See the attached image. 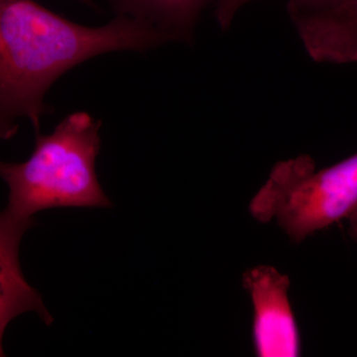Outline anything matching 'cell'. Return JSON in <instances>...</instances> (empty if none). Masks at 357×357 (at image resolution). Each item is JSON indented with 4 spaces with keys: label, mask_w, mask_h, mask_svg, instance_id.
<instances>
[{
    "label": "cell",
    "mask_w": 357,
    "mask_h": 357,
    "mask_svg": "<svg viewBox=\"0 0 357 357\" xmlns=\"http://www.w3.org/2000/svg\"><path fill=\"white\" fill-rule=\"evenodd\" d=\"M168 42L128 16L89 27L33 0H0V140L13 137L22 119L39 132L50 112L45 96L68 70L102 54L151 50Z\"/></svg>",
    "instance_id": "cell-1"
},
{
    "label": "cell",
    "mask_w": 357,
    "mask_h": 357,
    "mask_svg": "<svg viewBox=\"0 0 357 357\" xmlns=\"http://www.w3.org/2000/svg\"><path fill=\"white\" fill-rule=\"evenodd\" d=\"M100 121L88 112L68 115L53 132H36L34 150L21 163L2 162L8 187L6 208L13 218L34 222L35 213L57 208H109L96 175Z\"/></svg>",
    "instance_id": "cell-2"
},
{
    "label": "cell",
    "mask_w": 357,
    "mask_h": 357,
    "mask_svg": "<svg viewBox=\"0 0 357 357\" xmlns=\"http://www.w3.org/2000/svg\"><path fill=\"white\" fill-rule=\"evenodd\" d=\"M356 210L357 153L319 171L309 155L278 162L249 204L256 220H276L295 243Z\"/></svg>",
    "instance_id": "cell-3"
},
{
    "label": "cell",
    "mask_w": 357,
    "mask_h": 357,
    "mask_svg": "<svg viewBox=\"0 0 357 357\" xmlns=\"http://www.w3.org/2000/svg\"><path fill=\"white\" fill-rule=\"evenodd\" d=\"M253 306L252 340L259 357H297L302 342L289 300L290 279L276 268L259 265L243 274Z\"/></svg>",
    "instance_id": "cell-4"
},
{
    "label": "cell",
    "mask_w": 357,
    "mask_h": 357,
    "mask_svg": "<svg viewBox=\"0 0 357 357\" xmlns=\"http://www.w3.org/2000/svg\"><path fill=\"white\" fill-rule=\"evenodd\" d=\"M34 222H22L8 211L0 213V356L4 333L20 314L35 312L46 325L53 321L41 295L26 281L20 262L21 239Z\"/></svg>",
    "instance_id": "cell-5"
},
{
    "label": "cell",
    "mask_w": 357,
    "mask_h": 357,
    "mask_svg": "<svg viewBox=\"0 0 357 357\" xmlns=\"http://www.w3.org/2000/svg\"><path fill=\"white\" fill-rule=\"evenodd\" d=\"M307 32L312 50L326 64L357 63V0L310 13Z\"/></svg>",
    "instance_id": "cell-6"
},
{
    "label": "cell",
    "mask_w": 357,
    "mask_h": 357,
    "mask_svg": "<svg viewBox=\"0 0 357 357\" xmlns=\"http://www.w3.org/2000/svg\"><path fill=\"white\" fill-rule=\"evenodd\" d=\"M117 15L146 23L170 42L192 41L195 28L211 0H109Z\"/></svg>",
    "instance_id": "cell-7"
},
{
    "label": "cell",
    "mask_w": 357,
    "mask_h": 357,
    "mask_svg": "<svg viewBox=\"0 0 357 357\" xmlns=\"http://www.w3.org/2000/svg\"><path fill=\"white\" fill-rule=\"evenodd\" d=\"M253 0H218L215 18L220 27L229 29L238 11ZM342 0H290L291 3L311 9H324L333 6Z\"/></svg>",
    "instance_id": "cell-8"
},
{
    "label": "cell",
    "mask_w": 357,
    "mask_h": 357,
    "mask_svg": "<svg viewBox=\"0 0 357 357\" xmlns=\"http://www.w3.org/2000/svg\"><path fill=\"white\" fill-rule=\"evenodd\" d=\"M347 220L349 222V236L352 239L357 241V210Z\"/></svg>",
    "instance_id": "cell-9"
},
{
    "label": "cell",
    "mask_w": 357,
    "mask_h": 357,
    "mask_svg": "<svg viewBox=\"0 0 357 357\" xmlns=\"http://www.w3.org/2000/svg\"><path fill=\"white\" fill-rule=\"evenodd\" d=\"M76 1L81 2V3L86 4V6H91V7H95V1L93 0H76Z\"/></svg>",
    "instance_id": "cell-10"
},
{
    "label": "cell",
    "mask_w": 357,
    "mask_h": 357,
    "mask_svg": "<svg viewBox=\"0 0 357 357\" xmlns=\"http://www.w3.org/2000/svg\"><path fill=\"white\" fill-rule=\"evenodd\" d=\"M1 163H2V162H1V161H0V166H1Z\"/></svg>",
    "instance_id": "cell-11"
}]
</instances>
